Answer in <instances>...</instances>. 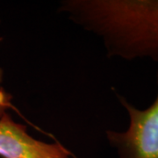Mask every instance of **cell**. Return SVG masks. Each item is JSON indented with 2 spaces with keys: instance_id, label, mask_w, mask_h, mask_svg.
I'll use <instances>...</instances> for the list:
<instances>
[{
  "instance_id": "4",
  "label": "cell",
  "mask_w": 158,
  "mask_h": 158,
  "mask_svg": "<svg viewBox=\"0 0 158 158\" xmlns=\"http://www.w3.org/2000/svg\"><path fill=\"white\" fill-rule=\"evenodd\" d=\"M12 96L6 89L0 85V117L7 113V110L9 108L12 107Z\"/></svg>"
},
{
  "instance_id": "5",
  "label": "cell",
  "mask_w": 158,
  "mask_h": 158,
  "mask_svg": "<svg viewBox=\"0 0 158 158\" xmlns=\"http://www.w3.org/2000/svg\"><path fill=\"white\" fill-rule=\"evenodd\" d=\"M2 40H3V39H2V37H0V41H1Z\"/></svg>"
},
{
  "instance_id": "3",
  "label": "cell",
  "mask_w": 158,
  "mask_h": 158,
  "mask_svg": "<svg viewBox=\"0 0 158 158\" xmlns=\"http://www.w3.org/2000/svg\"><path fill=\"white\" fill-rule=\"evenodd\" d=\"M70 153L59 142L34 139L25 125L6 113L0 117V158H69Z\"/></svg>"
},
{
  "instance_id": "1",
  "label": "cell",
  "mask_w": 158,
  "mask_h": 158,
  "mask_svg": "<svg viewBox=\"0 0 158 158\" xmlns=\"http://www.w3.org/2000/svg\"><path fill=\"white\" fill-rule=\"evenodd\" d=\"M58 11L99 37L108 57L158 63V0H63Z\"/></svg>"
},
{
  "instance_id": "2",
  "label": "cell",
  "mask_w": 158,
  "mask_h": 158,
  "mask_svg": "<svg viewBox=\"0 0 158 158\" xmlns=\"http://www.w3.org/2000/svg\"><path fill=\"white\" fill-rule=\"evenodd\" d=\"M156 85V99L145 109L134 106L117 94L128 114V127L123 132L106 130V135L109 144L116 149L118 158H158V71Z\"/></svg>"
}]
</instances>
